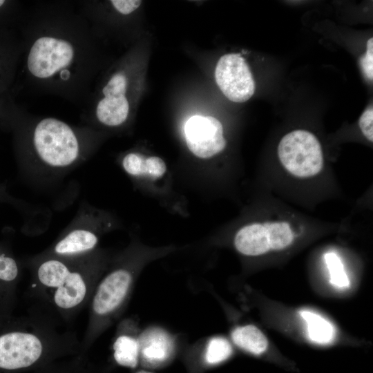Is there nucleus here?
Masks as SVG:
<instances>
[{"label":"nucleus","mask_w":373,"mask_h":373,"mask_svg":"<svg viewBox=\"0 0 373 373\" xmlns=\"http://www.w3.org/2000/svg\"><path fill=\"white\" fill-rule=\"evenodd\" d=\"M110 260L97 249L74 257L42 253L32 258L28 262L31 280L26 291L31 306L69 325L88 306Z\"/></svg>","instance_id":"1"},{"label":"nucleus","mask_w":373,"mask_h":373,"mask_svg":"<svg viewBox=\"0 0 373 373\" xmlns=\"http://www.w3.org/2000/svg\"><path fill=\"white\" fill-rule=\"evenodd\" d=\"M76 354H81V342L75 332L39 309L31 306L20 315L0 312V373Z\"/></svg>","instance_id":"2"},{"label":"nucleus","mask_w":373,"mask_h":373,"mask_svg":"<svg viewBox=\"0 0 373 373\" xmlns=\"http://www.w3.org/2000/svg\"><path fill=\"white\" fill-rule=\"evenodd\" d=\"M171 250L172 247L149 248L132 244L111 258L88 306V323L80 341L81 354L85 353L122 316L144 267Z\"/></svg>","instance_id":"3"},{"label":"nucleus","mask_w":373,"mask_h":373,"mask_svg":"<svg viewBox=\"0 0 373 373\" xmlns=\"http://www.w3.org/2000/svg\"><path fill=\"white\" fill-rule=\"evenodd\" d=\"M32 144L39 160L55 169L69 167L80 155V144L73 129L53 117L37 123L32 133Z\"/></svg>","instance_id":"4"},{"label":"nucleus","mask_w":373,"mask_h":373,"mask_svg":"<svg viewBox=\"0 0 373 373\" xmlns=\"http://www.w3.org/2000/svg\"><path fill=\"white\" fill-rule=\"evenodd\" d=\"M279 160L292 175L308 178L318 174L323 166L321 146L312 133L296 130L285 135L278 146Z\"/></svg>","instance_id":"5"},{"label":"nucleus","mask_w":373,"mask_h":373,"mask_svg":"<svg viewBox=\"0 0 373 373\" xmlns=\"http://www.w3.org/2000/svg\"><path fill=\"white\" fill-rule=\"evenodd\" d=\"M75 55V48L68 40L52 36L40 37L29 50L28 69L35 77L48 79L69 67Z\"/></svg>","instance_id":"6"},{"label":"nucleus","mask_w":373,"mask_h":373,"mask_svg":"<svg viewBox=\"0 0 373 373\" xmlns=\"http://www.w3.org/2000/svg\"><path fill=\"white\" fill-rule=\"evenodd\" d=\"M216 82L224 95L233 102H245L255 91V82L245 59L237 53L222 56L216 66Z\"/></svg>","instance_id":"7"},{"label":"nucleus","mask_w":373,"mask_h":373,"mask_svg":"<svg viewBox=\"0 0 373 373\" xmlns=\"http://www.w3.org/2000/svg\"><path fill=\"white\" fill-rule=\"evenodd\" d=\"M184 133L188 149L199 158L211 157L226 146L222 125L211 116H192L185 124Z\"/></svg>","instance_id":"8"},{"label":"nucleus","mask_w":373,"mask_h":373,"mask_svg":"<svg viewBox=\"0 0 373 373\" xmlns=\"http://www.w3.org/2000/svg\"><path fill=\"white\" fill-rule=\"evenodd\" d=\"M140 360L149 368L163 366L173 358L176 350L175 336L165 329L151 326L139 332Z\"/></svg>","instance_id":"9"},{"label":"nucleus","mask_w":373,"mask_h":373,"mask_svg":"<svg viewBox=\"0 0 373 373\" xmlns=\"http://www.w3.org/2000/svg\"><path fill=\"white\" fill-rule=\"evenodd\" d=\"M99 235L87 226L77 227L67 231L44 254L61 257L79 256L97 249Z\"/></svg>","instance_id":"10"},{"label":"nucleus","mask_w":373,"mask_h":373,"mask_svg":"<svg viewBox=\"0 0 373 373\" xmlns=\"http://www.w3.org/2000/svg\"><path fill=\"white\" fill-rule=\"evenodd\" d=\"M20 278L19 261L8 248L0 245V312H15Z\"/></svg>","instance_id":"11"},{"label":"nucleus","mask_w":373,"mask_h":373,"mask_svg":"<svg viewBox=\"0 0 373 373\" xmlns=\"http://www.w3.org/2000/svg\"><path fill=\"white\" fill-rule=\"evenodd\" d=\"M138 329L132 319H126L118 325L113 350V357L120 365L135 367L140 361Z\"/></svg>","instance_id":"12"},{"label":"nucleus","mask_w":373,"mask_h":373,"mask_svg":"<svg viewBox=\"0 0 373 373\" xmlns=\"http://www.w3.org/2000/svg\"><path fill=\"white\" fill-rule=\"evenodd\" d=\"M124 171L135 178L157 180L166 172L164 161L157 156L146 157L139 153H128L122 159Z\"/></svg>","instance_id":"13"},{"label":"nucleus","mask_w":373,"mask_h":373,"mask_svg":"<svg viewBox=\"0 0 373 373\" xmlns=\"http://www.w3.org/2000/svg\"><path fill=\"white\" fill-rule=\"evenodd\" d=\"M234 246L238 252L249 256H260L271 249L266 229L260 223L242 227L235 236Z\"/></svg>","instance_id":"14"},{"label":"nucleus","mask_w":373,"mask_h":373,"mask_svg":"<svg viewBox=\"0 0 373 373\" xmlns=\"http://www.w3.org/2000/svg\"><path fill=\"white\" fill-rule=\"evenodd\" d=\"M129 104L126 96L104 97L97 104L96 116L103 124L117 126L127 119Z\"/></svg>","instance_id":"15"},{"label":"nucleus","mask_w":373,"mask_h":373,"mask_svg":"<svg viewBox=\"0 0 373 373\" xmlns=\"http://www.w3.org/2000/svg\"><path fill=\"white\" fill-rule=\"evenodd\" d=\"M231 339L240 348L256 355L263 353L268 346L265 336L254 325L236 327L231 332Z\"/></svg>","instance_id":"16"},{"label":"nucleus","mask_w":373,"mask_h":373,"mask_svg":"<svg viewBox=\"0 0 373 373\" xmlns=\"http://www.w3.org/2000/svg\"><path fill=\"white\" fill-rule=\"evenodd\" d=\"M299 314L306 323L307 334L312 341L324 345L334 339L335 329L329 321L312 311L303 309Z\"/></svg>","instance_id":"17"},{"label":"nucleus","mask_w":373,"mask_h":373,"mask_svg":"<svg viewBox=\"0 0 373 373\" xmlns=\"http://www.w3.org/2000/svg\"><path fill=\"white\" fill-rule=\"evenodd\" d=\"M267 233L271 249L281 250L289 246L294 235L286 222H267L263 224Z\"/></svg>","instance_id":"18"},{"label":"nucleus","mask_w":373,"mask_h":373,"mask_svg":"<svg viewBox=\"0 0 373 373\" xmlns=\"http://www.w3.org/2000/svg\"><path fill=\"white\" fill-rule=\"evenodd\" d=\"M232 347L223 336H213L206 342L204 359L208 365L219 364L227 360L232 354Z\"/></svg>","instance_id":"19"},{"label":"nucleus","mask_w":373,"mask_h":373,"mask_svg":"<svg viewBox=\"0 0 373 373\" xmlns=\"http://www.w3.org/2000/svg\"><path fill=\"white\" fill-rule=\"evenodd\" d=\"M324 257L329 272L330 283L338 288L347 287L350 280L340 258L334 252H328Z\"/></svg>","instance_id":"20"},{"label":"nucleus","mask_w":373,"mask_h":373,"mask_svg":"<svg viewBox=\"0 0 373 373\" xmlns=\"http://www.w3.org/2000/svg\"><path fill=\"white\" fill-rule=\"evenodd\" d=\"M127 88V79L122 73H117L108 80L102 89L104 97L125 96Z\"/></svg>","instance_id":"21"},{"label":"nucleus","mask_w":373,"mask_h":373,"mask_svg":"<svg viewBox=\"0 0 373 373\" xmlns=\"http://www.w3.org/2000/svg\"><path fill=\"white\" fill-rule=\"evenodd\" d=\"M360 66L364 75L370 80L373 78V38L367 42L366 52L360 59Z\"/></svg>","instance_id":"22"},{"label":"nucleus","mask_w":373,"mask_h":373,"mask_svg":"<svg viewBox=\"0 0 373 373\" xmlns=\"http://www.w3.org/2000/svg\"><path fill=\"white\" fill-rule=\"evenodd\" d=\"M373 108L369 107L361 115L359 119V127L366 138L373 140Z\"/></svg>","instance_id":"23"},{"label":"nucleus","mask_w":373,"mask_h":373,"mask_svg":"<svg viewBox=\"0 0 373 373\" xmlns=\"http://www.w3.org/2000/svg\"><path fill=\"white\" fill-rule=\"evenodd\" d=\"M111 3L115 9L123 15H128L138 8L142 1L139 0H113Z\"/></svg>","instance_id":"24"},{"label":"nucleus","mask_w":373,"mask_h":373,"mask_svg":"<svg viewBox=\"0 0 373 373\" xmlns=\"http://www.w3.org/2000/svg\"><path fill=\"white\" fill-rule=\"evenodd\" d=\"M136 373H153V372L145 371V370H140V371L137 372Z\"/></svg>","instance_id":"25"},{"label":"nucleus","mask_w":373,"mask_h":373,"mask_svg":"<svg viewBox=\"0 0 373 373\" xmlns=\"http://www.w3.org/2000/svg\"><path fill=\"white\" fill-rule=\"evenodd\" d=\"M5 1L3 0H0V7H1L4 4Z\"/></svg>","instance_id":"26"}]
</instances>
